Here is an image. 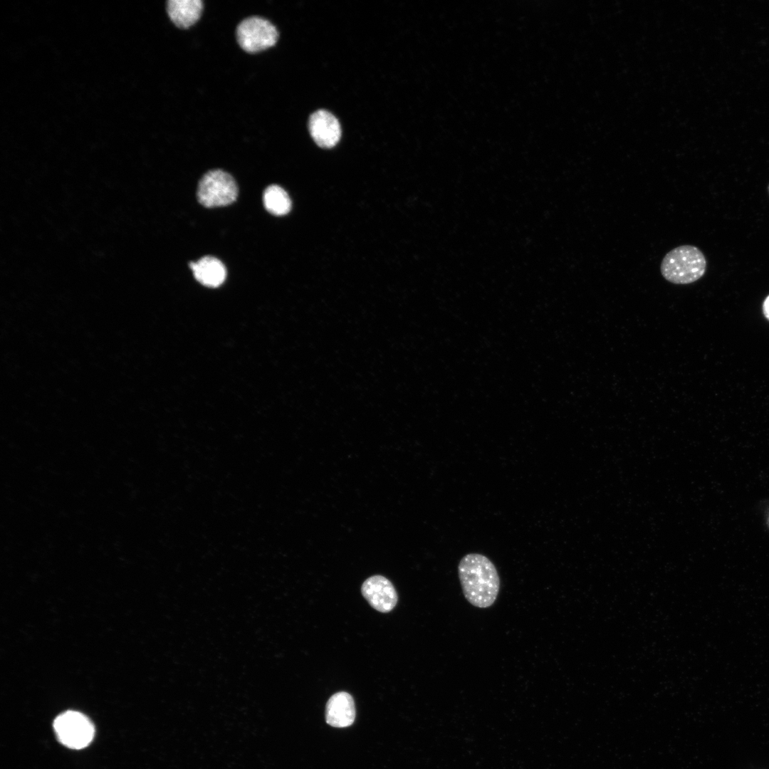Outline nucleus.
<instances>
[{
	"mask_svg": "<svg viewBox=\"0 0 769 769\" xmlns=\"http://www.w3.org/2000/svg\"><path fill=\"white\" fill-rule=\"evenodd\" d=\"M706 270L703 252L692 245H681L669 251L662 259V276L674 284H689L700 279Z\"/></svg>",
	"mask_w": 769,
	"mask_h": 769,
	"instance_id": "nucleus-2",
	"label": "nucleus"
},
{
	"mask_svg": "<svg viewBox=\"0 0 769 769\" xmlns=\"http://www.w3.org/2000/svg\"><path fill=\"white\" fill-rule=\"evenodd\" d=\"M361 592L371 607L381 612H390L397 602V594L392 582L382 575L367 578Z\"/></svg>",
	"mask_w": 769,
	"mask_h": 769,
	"instance_id": "nucleus-6",
	"label": "nucleus"
},
{
	"mask_svg": "<svg viewBox=\"0 0 769 769\" xmlns=\"http://www.w3.org/2000/svg\"><path fill=\"white\" fill-rule=\"evenodd\" d=\"M203 8L201 0H169L167 2L169 17L181 28H187L197 22Z\"/></svg>",
	"mask_w": 769,
	"mask_h": 769,
	"instance_id": "nucleus-10",
	"label": "nucleus"
},
{
	"mask_svg": "<svg viewBox=\"0 0 769 769\" xmlns=\"http://www.w3.org/2000/svg\"><path fill=\"white\" fill-rule=\"evenodd\" d=\"M325 718L327 723L333 727L345 728L352 725L355 718L352 696L345 691L334 694L327 702Z\"/></svg>",
	"mask_w": 769,
	"mask_h": 769,
	"instance_id": "nucleus-8",
	"label": "nucleus"
},
{
	"mask_svg": "<svg viewBox=\"0 0 769 769\" xmlns=\"http://www.w3.org/2000/svg\"><path fill=\"white\" fill-rule=\"evenodd\" d=\"M310 134L316 144L323 148L334 147L341 137V127L330 113L320 110L313 113L308 121Z\"/></svg>",
	"mask_w": 769,
	"mask_h": 769,
	"instance_id": "nucleus-7",
	"label": "nucleus"
},
{
	"mask_svg": "<svg viewBox=\"0 0 769 769\" xmlns=\"http://www.w3.org/2000/svg\"><path fill=\"white\" fill-rule=\"evenodd\" d=\"M237 196L238 187L235 180L223 170L209 171L199 182L197 199L205 207L229 205L236 201Z\"/></svg>",
	"mask_w": 769,
	"mask_h": 769,
	"instance_id": "nucleus-3",
	"label": "nucleus"
},
{
	"mask_svg": "<svg viewBox=\"0 0 769 769\" xmlns=\"http://www.w3.org/2000/svg\"><path fill=\"white\" fill-rule=\"evenodd\" d=\"M763 311L765 317L769 320V295L766 298L763 303Z\"/></svg>",
	"mask_w": 769,
	"mask_h": 769,
	"instance_id": "nucleus-12",
	"label": "nucleus"
},
{
	"mask_svg": "<svg viewBox=\"0 0 769 769\" xmlns=\"http://www.w3.org/2000/svg\"><path fill=\"white\" fill-rule=\"evenodd\" d=\"M194 278L202 285L216 288L221 285L226 276V270L218 258L206 256L189 264Z\"/></svg>",
	"mask_w": 769,
	"mask_h": 769,
	"instance_id": "nucleus-9",
	"label": "nucleus"
},
{
	"mask_svg": "<svg viewBox=\"0 0 769 769\" xmlns=\"http://www.w3.org/2000/svg\"><path fill=\"white\" fill-rule=\"evenodd\" d=\"M236 37L244 51L256 53L274 46L278 38V32L268 20L260 16H250L239 23Z\"/></svg>",
	"mask_w": 769,
	"mask_h": 769,
	"instance_id": "nucleus-4",
	"label": "nucleus"
},
{
	"mask_svg": "<svg viewBox=\"0 0 769 769\" xmlns=\"http://www.w3.org/2000/svg\"><path fill=\"white\" fill-rule=\"evenodd\" d=\"M458 575L464 595L471 605L478 608L493 605L501 582L496 567L489 558L476 553L465 555L459 561Z\"/></svg>",
	"mask_w": 769,
	"mask_h": 769,
	"instance_id": "nucleus-1",
	"label": "nucleus"
},
{
	"mask_svg": "<svg viewBox=\"0 0 769 769\" xmlns=\"http://www.w3.org/2000/svg\"><path fill=\"white\" fill-rule=\"evenodd\" d=\"M53 727L59 741L73 749L86 747L95 733L93 723L85 716L71 711L59 715L54 721Z\"/></svg>",
	"mask_w": 769,
	"mask_h": 769,
	"instance_id": "nucleus-5",
	"label": "nucleus"
},
{
	"mask_svg": "<svg viewBox=\"0 0 769 769\" xmlns=\"http://www.w3.org/2000/svg\"><path fill=\"white\" fill-rule=\"evenodd\" d=\"M768 191H769V186H768Z\"/></svg>",
	"mask_w": 769,
	"mask_h": 769,
	"instance_id": "nucleus-13",
	"label": "nucleus"
},
{
	"mask_svg": "<svg viewBox=\"0 0 769 769\" xmlns=\"http://www.w3.org/2000/svg\"><path fill=\"white\" fill-rule=\"evenodd\" d=\"M263 202L266 209L276 216L285 215L291 208V199L287 192L276 184L270 185L265 189Z\"/></svg>",
	"mask_w": 769,
	"mask_h": 769,
	"instance_id": "nucleus-11",
	"label": "nucleus"
}]
</instances>
